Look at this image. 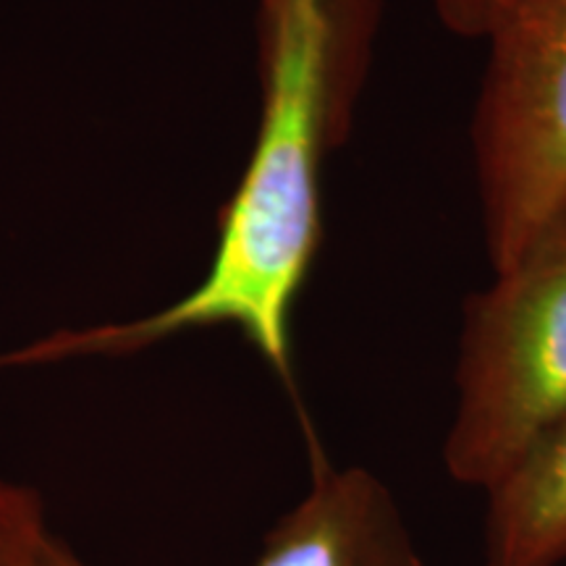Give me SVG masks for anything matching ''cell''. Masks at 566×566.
<instances>
[{
  "mask_svg": "<svg viewBox=\"0 0 566 566\" xmlns=\"http://www.w3.org/2000/svg\"><path fill=\"white\" fill-rule=\"evenodd\" d=\"M483 40L472 158L499 271L566 208V0H504Z\"/></svg>",
  "mask_w": 566,
  "mask_h": 566,
  "instance_id": "obj_3",
  "label": "cell"
},
{
  "mask_svg": "<svg viewBox=\"0 0 566 566\" xmlns=\"http://www.w3.org/2000/svg\"><path fill=\"white\" fill-rule=\"evenodd\" d=\"M51 533L38 488L0 478V566H42Z\"/></svg>",
  "mask_w": 566,
  "mask_h": 566,
  "instance_id": "obj_6",
  "label": "cell"
},
{
  "mask_svg": "<svg viewBox=\"0 0 566 566\" xmlns=\"http://www.w3.org/2000/svg\"><path fill=\"white\" fill-rule=\"evenodd\" d=\"M42 566L95 564L51 533ZM254 566H424V558L384 480L315 454L313 483L268 530Z\"/></svg>",
  "mask_w": 566,
  "mask_h": 566,
  "instance_id": "obj_4",
  "label": "cell"
},
{
  "mask_svg": "<svg viewBox=\"0 0 566 566\" xmlns=\"http://www.w3.org/2000/svg\"><path fill=\"white\" fill-rule=\"evenodd\" d=\"M504 0H433L436 17L462 40H483Z\"/></svg>",
  "mask_w": 566,
  "mask_h": 566,
  "instance_id": "obj_7",
  "label": "cell"
},
{
  "mask_svg": "<svg viewBox=\"0 0 566 566\" xmlns=\"http://www.w3.org/2000/svg\"><path fill=\"white\" fill-rule=\"evenodd\" d=\"M483 566L566 562V420L543 433L491 488Z\"/></svg>",
  "mask_w": 566,
  "mask_h": 566,
  "instance_id": "obj_5",
  "label": "cell"
},
{
  "mask_svg": "<svg viewBox=\"0 0 566 566\" xmlns=\"http://www.w3.org/2000/svg\"><path fill=\"white\" fill-rule=\"evenodd\" d=\"M279 3V0H263V11H268V9H273V6Z\"/></svg>",
  "mask_w": 566,
  "mask_h": 566,
  "instance_id": "obj_8",
  "label": "cell"
},
{
  "mask_svg": "<svg viewBox=\"0 0 566 566\" xmlns=\"http://www.w3.org/2000/svg\"><path fill=\"white\" fill-rule=\"evenodd\" d=\"M265 13L268 92L252 160L226 212L210 273L168 310L87 331H61L0 357V367L126 354L200 325L231 323L281 378L292 373L289 317L321 231V150L342 97L344 27L375 0H279Z\"/></svg>",
  "mask_w": 566,
  "mask_h": 566,
  "instance_id": "obj_1",
  "label": "cell"
},
{
  "mask_svg": "<svg viewBox=\"0 0 566 566\" xmlns=\"http://www.w3.org/2000/svg\"><path fill=\"white\" fill-rule=\"evenodd\" d=\"M454 386L443 467L464 488H491L566 420V208L464 302Z\"/></svg>",
  "mask_w": 566,
  "mask_h": 566,
  "instance_id": "obj_2",
  "label": "cell"
}]
</instances>
